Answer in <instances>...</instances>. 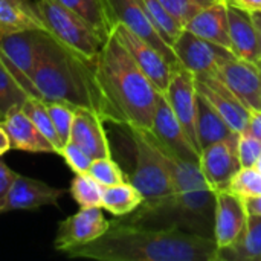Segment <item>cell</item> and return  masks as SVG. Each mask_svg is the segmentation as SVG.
Listing matches in <instances>:
<instances>
[{
	"label": "cell",
	"instance_id": "1",
	"mask_svg": "<svg viewBox=\"0 0 261 261\" xmlns=\"http://www.w3.org/2000/svg\"><path fill=\"white\" fill-rule=\"evenodd\" d=\"M214 239L179 228H148L110 222L96 240L70 249L67 257L96 261H217Z\"/></svg>",
	"mask_w": 261,
	"mask_h": 261
},
{
	"label": "cell",
	"instance_id": "2",
	"mask_svg": "<svg viewBox=\"0 0 261 261\" xmlns=\"http://www.w3.org/2000/svg\"><path fill=\"white\" fill-rule=\"evenodd\" d=\"M95 75L102 98L104 121L132 130H151L161 92L113 32L96 55Z\"/></svg>",
	"mask_w": 261,
	"mask_h": 261
},
{
	"label": "cell",
	"instance_id": "3",
	"mask_svg": "<svg viewBox=\"0 0 261 261\" xmlns=\"http://www.w3.org/2000/svg\"><path fill=\"white\" fill-rule=\"evenodd\" d=\"M32 83L46 102L60 101L89 109L102 118L104 107L95 75V61L66 47L46 31L40 32Z\"/></svg>",
	"mask_w": 261,
	"mask_h": 261
},
{
	"label": "cell",
	"instance_id": "4",
	"mask_svg": "<svg viewBox=\"0 0 261 261\" xmlns=\"http://www.w3.org/2000/svg\"><path fill=\"white\" fill-rule=\"evenodd\" d=\"M127 130L135 147V167L128 180L142 194V203L136 211L147 213L170 206L174 202L176 190L168 168L145 130Z\"/></svg>",
	"mask_w": 261,
	"mask_h": 261
},
{
	"label": "cell",
	"instance_id": "5",
	"mask_svg": "<svg viewBox=\"0 0 261 261\" xmlns=\"http://www.w3.org/2000/svg\"><path fill=\"white\" fill-rule=\"evenodd\" d=\"M44 31L57 41L80 54L89 61H95L106 41L86 20L72 12L58 0H32Z\"/></svg>",
	"mask_w": 261,
	"mask_h": 261
},
{
	"label": "cell",
	"instance_id": "6",
	"mask_svg": "<svg viewBox=\"0 0 261 261\" xmlns=\"http://www.w3.org/2000/svg\"><path fill=\"white\" fill-rule=\"evenodd\" d=\"M40 32V29L0 32V58L28 95L37 98L40 95L32 83V75L35 70Z\"/></svg>",
	"mask_w": 261,
	"mask_h": 261
},
{
	"label": "cell",
	"instance_id": "7",
	"mask_svg": "<svg viewBox=\"0 0 261 261\" xmlns=\"http://www.w3.org/2000/svg\"><path fill=\"white\" fill-rule=\"evenodd\" d=\"M101 2L107 15L110 29L116 23L127 26L136 35H139L141 38L148 41L151 46H154L170 61V64H173L174 67H182L179 64V60L171 44H168L161 37V34L154 29V26L145 15L139 0H101Z\"/></svg>",
	"mask_w": 261,
	"mask_h": 261
},
{
	"label": "cell",
	"instance_id": "8",
	"mask_svg": "<svg viewBox=\"0 0 261 261\" xmlns=\"http://www.w3.org/2000/svg\"><path fill=\"white\" fill-rule=\"evenodd\" d=\"M115 37L122 43V46L128 50L132 58L141 67V70L148 76V80L156 86L159 92H165L174 72L179 67L170 64V61L148 41L136 35L127 26L116 23L112 28Z\"/></svg>",
	"mask_w": 261,
	"mask_h": 261
},
{
	"label": "cell",
	"instance_id": "9",
	"mask_svg": "<svg viewBox=\"0 0 261 261\" xmlns=\"http://www.w3.org/2000/svg\"><path fill=\"white\" fill-rule=\"evenodd\" d=\"M151 136L156 139L158 144H161L164 148H167L171 154L176 158L197 164L200 161V153L196 150V147L188 139L184 127L180 125L179 119L176 118L168 99L161 92L158 96V104L153 116L151 130H148Z\"/></svg>",
	"mask_w": 261,
	"mask_h": 261
},
{
	"label": "cell",
	"instance_id": "10",
	"mask_svg": "<svg viewBox=\"0 0 261 261\" xmlns=\"http://www.w3.org/2000/svg\"><path fill=\"white\" fill-rule=\"evenodd\" d=\"M239 136L240 133H232L229 138L200 151V171L216 193L228 190L232 177L242 168L239 159Z\"/></svg>",
	"mask_w": 261,
	"mask_h": 261
},
{
	"label": "cell",
	"instance_id": "11",
	"mask_svg": "<svg viewBox=\"0 0 261 261\" xmlns=\"http://www.w3.org/2000/svg\"><path fill=\"white\" fill-rule=\"evenodd\" d=\"M171 47L179 60V64L194 75L214 72L223 60L234 57L231 49L208 41L185 28L173 41Z\"/></svg>",
	"mask_w": 261,
	"mask_h": 261
},
{
	"label": "cell",
	"instance_id": "12",
	"mask_svg": "<svg viewBox=\"0 0 261 261\" xmlns=\"http://www.w3.org/2000/svg\"><path fill=\"white\" fill-rule=\"evenodd\" d=\"M110 226L104 217L101 206L80 208L73 216H69L58 223L54 248L58 252H69L73 248L90 243L101 237Z\"/></svg>",
	"mask_w": 261,
	"mask_h": 261
},
{
	"label": "cell",
	"instance_id": "13",
	"mask_svg": "<svg viewBox=\"0 0 261 261\" xmlns=\"http://www.w3.org/2000/svg\"><path fill=\"white\" fill-rule=\"evenodd\" d=\"M196 89L225 118L236 133L246 130L251 110L214 72L196 75Z\"/></svg>",
	"mask_w": 261,
	"mask_h": 261
},
{
	"label": "cell",
	"instance_id": "14",
	"mask_svg": "<svg viewBox=\"0 0 261 261\" xmlns=\"http://www.w3.org/2000/svg\"><path fill=\"white\" fill-rule=\"evenodd\" d=\"M214 73L249 110H260L261 70L257 63H251L234 55L223 60Z\"/></svg>",
	"mask_w": 261,
	"mask_h": 261
},
{
	"label": "cell",
	"instance_id": "15",
	"mask_svg": "<svg viewBox=\"0 0 261 261\" xmlns=\"http://www.w3.org/2000/svg\"><path fill=\"white\" fill-rule=\"evenodd\" d=\"M164 95L168 99L180 125L184 127L188 139L200 153L197 135H196V98H197L196 75L185 67H179L174 72Z\"/></svg>",
	"mask_w": 261,
	"mask_h": 261
},
{
	"label": "cell",
	"instance_id": "16",
	"mask_svg": "<svg viewBox=\"0 0 261 261\" xmlns=\"http://www.w3.org/2000/svg\"><path fill=\"white\" fill-rule=\"evenodd\" d=\"M249 213L245 197L228 190L216 193L214 240L220 248L232 245L243 232Z\"/></svg>",
	"mask_w": 261,
	"mask_h": 261
},
{
	"label": "cell",
	"instance_id": "17",
	"mask_svg": "<svg viewBox=\"0 0 261 261\" xmlns=\"http://www.w3.org/2000/svg\"><path fill=\"white\" fill-rule=\"evenodd\" d=\"M63 196L64 190L61 188H55L38 179L17 174L0 214L11 211L38 210L41 206H58V200Z\"/></svg>",
	"mask_w": 261,
	"mask_h": 261
},
{
	"label": "cell",
	"instance_id": "18",
	"mask_svg": "<svg viewBox=\"0 0 261 261\" xmlns=\"http://www.w3.org/2000/svg\"><path fill=\"white\" fill-rule=\"evenodd\" d=\"M104 122L106 121L96 112L76 107L69 141L80 145L92 159L112 158Z\"/></svg>",
	"mask_w": 261,
	"mask_h": 261
},
{
	"label": "cell",
	"instance_id": "19",
	"mask_svg": "<svg viewBox=\"0 0 261 261\" xmlns=\"http://www.w3.org/2000/svg\"><path fill=\"white\" fill-rule=\"evenodd\" d=\"M2 124L9 135L12 150L26 153L57 154V148L34 125V122L29 119V116L23 112L21 107L11 109L3 116Z\"/></svg>",
	"mask_w": 261,
	"mask_h": 261
},
{
	"label": "cell",
	"instance_id": "20",
	"mask_svg": "<svg viewBox=\"0 0 261 261\" xmlns=\"http://www.w3.org/2000/svg\"><path fill=\"white\" fill-rule=\"evenodd\" d=\"M228 17L234 55L251 63H258L261 60V43L251 12L228 3Z\"/></svg>",
	"mask_w": 261,
	"mask_h": 261
},
{
	"label": "cell",
	"instance_id": "21",
	"mask_svg": "<svg viewBox=\"0 0 261 261\" xmlns=\"http://www.w3.org/2000/svg\"><path fill=\"white\" fill-rule=\"evenodd\" d=\"M185 29L208 41L231 49L228 2L222 0L203 8L185 24Z\"/></svg>",
	"mask_w": 261,
	"mask_h": 261
},
{
	"label": "cell",
	"instance_id": "22",
	"mask_svg": "<svg viewBox=\"0 0 261 261\" xmlns=\"http://www.w3.org/2000/svg\"><path fill=\"white\" fill-rule=\"evenodd\" d=\"M236 133L225 118L197 92L196 98V135L200 151Z\"/></svg>",
	"mask_w": 261,
	"mask_h": 261
},
{
	"label": "cell",
	"instance_id": "23",
	"mask_svg": "<svg viewBox=\"0 0 261 261\" xmlns=\"http://www.w3.org/2000/svg\"><path fill=\"white\" fill-rule=\"evenodd\" d=\"M217 261H261V216L249 214L240 237L219 249Z\"/></svg>",
	"mask_w": 261,
	"mask_h": 261
},
{
	"label": "cell",
	"instance_id": "24",
	"mask_svg": "<svg viewBox=\"0 0 261 261\" xmlns=\"http://www.w3.org/2000/svg\"><path fill=\"white\" fill-rule=\"evenodd\" d=\"M44 31L32 0H0V32Z\"/></svg>",
	"mask_w": 261,
	"mask_h": 261
},
{
	"label": "cell",
	"instance_id": "25",
	"mask_svg": "<svg viewBox=\"0 0 261 261\" xmlns=\"http://www.w3.org/2000/svg\"><path fill=\"white\" fill-rule=\"evenodd\" d=\"M142 203V194L130 182H121L104 188L102 208L116 217H125L136 211Z\"/></svg>",
	"mask_w": 261,
	"mask_h": 261
},
{
	"label": "cell",
	"instance_id": "26",
	"mask_svg": "<svg viewBox=\"0 0 261 261\" xmlns=\"http://www.w3.org/2000/svg\"><path fill=\"white\" fill-rule=\"evenodd\" d=\"M141 6L154 26V29L161 34V37L168 43L173 44V41L177 38V35L182 32L184 24L179 23L164 6L159 0H139Z\"/></svg>",
	"mask_w": 261,
	"mask_h": 261
},
{
	"label": "cell",
	"instance_id": "27",
	"mask_svg": "<svg viewBox=\"0 0 261 261\" xmlns=\"http://www.w3.org/2000/svg\"><path fill=\"white\" fill-rule=\"evenodd\" d=\"M72 12L86 20L104 40L110 35L112 29L101 0H58Z\"/></svg>",
	"mask_w": 261,
	"mask_h": 261
},
{
	"label": "cell",
	"instance_id": "28",
	"mask_svg": "<svg viewBox=\"0 0 261 261\" xmlns=\"http://www.w3.org/2000/svg\"><path fill=\"white\" fill-rule=\"evenodd\" d=\"M21 109L29 116V119L34 122V125L43 133V136L57 148V154H58V151L61 148V142H60V138L54 127L52 118L49 115L46 101L41 98H37V96H29L24 101V104L21 106Z\"/></svg>",
	"mask_w": 261,
	"mask_h": 261
},
{
	"label": "cell",
	"instance_id": "29",
	"mask_svg": "<svg viewBox=\"0 0 261 261\" xmlns=\"http://www.w3.org/2000/svg\"><path fill=\"white\" fill-rule=\"evenodd\" d=\"M69 193L80 208H89V206L102 208L104 187L89 174H75V177L70 182Z\"/></svg>",
	"mask_w": 261,
	"mask_h": 261
},
{
	"label": "cell",
	"instance_id": "30",
	"mask_svg": "<svg viewBox=\"0 0 261 261\" xmlns=\"http://www.w3.org/2000/svg\"><path fill=\"white\" fill-rule=\"evenodd\" d=\"M28 98V92L20 86L0 58V113L5 116L11 109L21 107Z\"/></svg>",
	"mask_w": 261,
	"mask_h": 261
},
{
	"label": "cell",
	"instance_id": "31",
	"mask_svg": "<svg viewBox=\"0 0 261 261\" xmlns=\"http://www.w3.org/2000/svg\"><path fill=\"white\" fill-rule=\"evenodd\" d=\"M46 106H47L49 115L52 118L54 127L57 130V135L63 147L70 139V130H72V122L75 118L76 107L69 106L66 102H60V101H50V102H46Z\"/></svg>",
	"mask_w": 261,
	"mask_h": 261
},
{
	"label": "cell",
	"instance_id": "32",
	"mask_svg": "<svg viewBox=\"0 0 261 261\" xmlns=\"http://www.w3.org/2000/svg\"><path fill=\"white\" fill-rule=\"evenodd\" d=\"M87 174L90 177H93L98 184H101L104 188L106 187H112L121 182L128 180L124 174V171L121 170V167L112 159V158H99V159H93Z\"/></svg>",
	"mask_w": 261,
	"mask_h": 261
},
{
	"label": "cell",
	"instance_id": "33",
	"mask_svg": "<svg viewBox=\"0 0 261 261\" xmlns=\"http://www.w3.org/2000/svg\"><path fill=\"white\" fill-rule=\"evenodd\" d=\"M162 3V6L179 21L185 24L203 8L222 2V0H159ZM225 2V0H223Z\"/></svg>",
	"mask_w": 261,
	"mask_h": 261
},
{
	"label": "cell",
	"instance_id": "34",
	"mask_svg": "<svg viewBox=\"0 0 261 261\" xmlns=\"http://www.w3.org/2000/svg\"><path fill=\"white\" fill-rule=\"evenodd\" d=\"M229 190L240 194L242 197L261 196V173L257 167L240 168V171L232 177Z\"/></svg>",
	"mask_w": 261,
	"mask_h": 261
},
{
	"label": "cell",
	"instance_id": "35",
	"mask_svg": "<svg viewBox=\"0 0 261 261\" xmlns=\"http://www.w3.org/2000/svg\"><path fill=\"white\" fill-rule=\"evenodd\" d=\"M58 154L64 159V162L67 164V167L75 173V174H87L93 159L75 142L69 141L67 144H64Z\"/></svg>",
	"mask_w": 261,
	"mask_h": 261
},
{
	"label": "cell",
	"instance_id": "36",
	"mask_svg": "<svg viewBox=\"0 0 261 261\" xmlns=\"http://www.w3.org/2000/svg\"><path fill=\"white\" fill-rule=\"evenodd\" d=\"M261 158V141L248 132H242L239 136V159L242 168L255 167Z\"/></svg>",
	"mask_w": 261,
	"mask_h": 261
},
{
	"label": "cell",
	"instance_id": "37",
	"mask_svg": "<svg viewBox=\"0 0 261 261\" xmlns=\"http://www.w3.org/2000/svg\"><path fill=\"white\" fill-rule=\"evenodd\" d=\"M17 174L18 173H15L14 170H11L5 164V161L2 159V156H0V211H2V208H3V205L6 202L8 193H9V190L12 187V182L17 177Z\"/></svg>",
	"mask_w": 261,
	"mask_h": 261
},
{
	"label": "cell",
	"instance_id": "38",
	"mask_svg": "<svg viewBox=\"0 0 261 261\" xmlns=\"http://www.w3.org/2000/svg\"><path fill=\"white\" fill-rule=\"evenodd\" d=\"M245 132L261 141V110H251V116Z\"/></svg>",
	"mask_w": 261,
	"mask_h": 261
},
{
	"label": "cell",
	"instance_id": "39",
	"mask_svg": "<svg viewBox=\"0 0 261 261\" xmlns=\"http://www.w3.org/2000/svg\"><path fill=\"white\" fill-rule=\"evenodd\" d=\"M228 3L236 5L242 9H246L249 12L261 11V0H228Z\"/></svg>",
	"mask_w": 261,
	"mask_h": 261
},
{
	"label": "cell",
	"instance_id": "40",
	"mask_svg": "<svg viewBox=\"0 0 261 261\" xmlns=\"http://www.w3.org/2000/svg\"><path fill=\"white\" fill-rule=\"evenodd\" d=\"M9 150H12L11 147V139L9 135L6 132V128L3 127V124L0 122V156H3L5 153H8Z\"/></svg>",
	"mask_w": 261,
	"mask_h": 261
},
{
	"label": "cell",
	"instance_id": "41",
	"mask_svg": "<svg viewBox=\"0 0 261 261\" xmlns=\"http://www.w3.org/2000/svg\"><path fill=\"white\" fill-rule=\"evenodd\" d=\"M246 202V208L249 214H255V216H261V196L257 197H245Z\"/></svg>",
	"mask_w": 261,
	"mask_h": 261
},
{
	"label": "cell",
	"instance_id": "42",
	"mask_svg": "<svg viewBox=\"0 0 261 261\" xmlns=\"http://www.w3.org/2000/svg\"><path fill=\"white\" fill-rule=\"evenodd\" d=\"M251 15H252V18H254L255 28H257V31H258V37H260L261 43V11H252Z\"/></svg>",
	"mask_w": 261,
	"mask_h": 261
},
{
	"label": "cell",
	"instance_id": "43",
	"mask_svg": "<svg viewBox=\"0 0 261 261\" xmlns=\"http://www.w3.org/2000/svg\"><path fill=\"white\" fill-rule=\"evenodd\" d=\"M255 167H257V170L261 173V158L258 159V162H257V165H255Z\"/></svg>",
	"mask_w": 261,
	"mask_h": 261
},
{
	"label": "cell",
	"instance_id": "44",
	"mask_svg": "<svg viewBox=\"0 0 261 261\" xmlns=\"http://www.w3.org/2000/svg\"><path fill=\"white\" fill-rule=\"evenodd\" d=\"M257 66L260 67V70H261V60H260V61H258V63H257Z\"/></svg>",
	"mask_w": 261,
	"mask_h": 261
},
{
	"label": "cell",
	"instance_id": "45",
	"mask_svg": "<svg viewBox=\"0 0 261 261\" xmlns=\"http://www.w3.org/2000/svg\"><path fill=\"white\" fill-rule=\"evenodd\" d=\"M260 110H261V87H260Z\"/></svg>",
	"mask_w": 261,
	"mask_h": 261
},
{
	"label": "cell",
	"instance_id": "46",
	"mask_svg": "<svg viewBox=\"0 0 261 261\" xmlns=\"http://www.w3.org/2000/svg\"><path fill=\"white\" fill-rule=\"evenodd\" d=\"M2 121H3V115L0 113V122H2Z\"/></svg>",
	"mask_w": 261,
	"mask_h": 261
},
{
	"label": "cell",
	"instance_id": "47",
	"mask_svg": "<svg viewBox=\"0 0 261 261\" xmlns=\"http://www.w3.org/2000/svg\"><path fill=\"white\" fill-rule=\"evenodd\" d=\"M225 2H228V0H225Z\"/></svg>",
	"mask_w": 261,
	"mask_h": 261
}]
</instances>
